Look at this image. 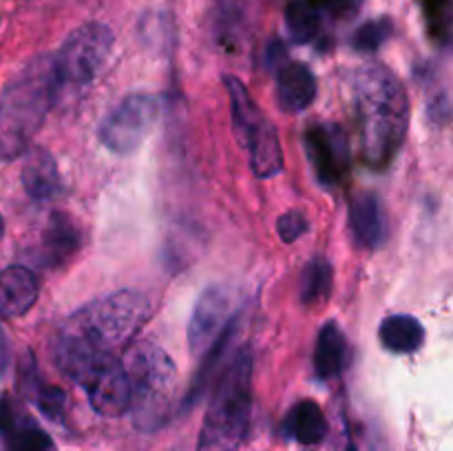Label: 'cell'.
<instances>
[{"label":"cell","instance_id":"obj_1","mask_svg":"<svg viewBox=\"0 0 453 451\" xmlns=\"http://www.w3.org/2000/svg\"><path fill=\"white\" fill-rule=\"evenodd\" d=\"M349 100L363 159L372 168L389 166L410 128L405 87L388 66L367 65L349 75Z\"/></svg>","mask_w":453,"mask_h":451},{"label":"cell","instance_id":"obj_2","mask_svg":"<svg viewBox=\"0 0 453 451\" xmlns=\"http://www.w3.org/2000/svg\"><path fill=\"white\" fill-rule=\"evenodd\" d=\"M53 53L38 56L9 80L0 97V159H16L29 149L60 96Z\"/></svg>","mask_w":453,"mask_h":451},{"label":"cell","instance_id":"obj_3","mask_svg":"<svg viewBox=\"0 0 453 451\" xmlns=\"http://www.w3.org/2000/svg\"><path fill=\"white\" fill-rule=\"evenodd\" d=\"M252 352L239 349L226 367L208 405L197 451H237L246 438L252 411Z\"/></svg>","mask_w":453,"mask_h":451},{"label":"cell","instance_id":"obj_4","mask_svg":"<svg viewBox=\"0 0 453 451\" xmlns=\"http://www.w3.org/2000/svg\"><path fill=\"white\" fill-rule=\"evenodd\" d=\"M128 378V409L140 432H157L171 416L177 367L166 349L153 340H140L127 349L122 361Z\"/></svg>","mask_w":453,"mask_h":451},{"label":"cell","instance_id":"obj_5","mask_svg":"<svg viewBox=\"0 0 453 451\" xmlns=\"http://www.w3.org/2000/svg\"><path fill=\"white\" fill-rule=\"evenodd\" d=\"M150 317V301L142 292L119 290L91 301L65 323V334L84 340L97 352L124 348Z\"/></svg>","mask_w":453,"mask_h":451},{"label":"cell","instance_id":"obj_6","mask_svg":"<svg viewBox=\"0 0 453 451\" xmlns=\"http://www.w3.org/2000/svg\"><path fill=\"white\" fill-rule=\"evenodd\" d=\"M113 31L102 22H87L66 35L60 51L53 53L62 87H87L113 51Z\"/></svg>","mask_w":453,"mask_h":451},{"label":"cell","instance_id":"obj_7","mask_svg":"<svg viewBox=\"0 0 453 451\" xmlns=\"http://www.w3.org/2000/svg\"><path fill=\"white\" fill-rule=\"evenodd\" d=\"M159 115V100L150 93H131L119 100L97 128L102 146L115 155H128L140 149Z\"/></svg>","mask_w":453,"mask_h":451},{"label":"cell","instance_id":"obj_8","mask_svg":"<svg viewBox=\"0 0 453 451\" xmlns=\"http://www.w3.org/2000/svg\"><path fill=\"white\" fill-rule=\"evenodd\" d=\"M87 392L88 402L93 409L106 418H118L127 414L131 392H128V378L124 371L122 361L109 352H102L88 363L82 374L75 378Z\"/></svg>","mask_w":453,"mask_h":451},{"label":"cell","instance_id":"obj_9","mask_svg":"<svg viewBox=\"0 0 453 451\" xmlns=\"http://www.w3.org/2000/svg\"><path fill=\"white\" fill-rule=\"evenodd\" d=\"M233 292H230V287L221 286V283H215V286L206 287L202 292V296H199L193 308L188 332H186L190 352L195 356L206 354L212 348V343L219 339L224 327L233 318Z\"/></svg>","mask_w":453,"mask_h":451},{"label":"cell","instance_id":"obj_10","mask_svg":"<svg viewBox=\"0 0 453 451\" xmlns=\"http://www.w3.org/2000/svg\"><path fill=\"white\" fill-rule=\"evenodd\" d=\"M305 150L317 180L327 188L339 184L345 168V153H348L341 128L321 126V124L310 126L305 131Z\"/></svg>","mask_w":453,"mask_h":451},{"label":"cell","instance_id":"obj_11","mask_svg":"<svg viewBox=\"0 0 453 451\" xmlns=\"http://www.w3.org/2000/svg\"><path fill=\"white\" fill-rule=\"evenodd\" d=\"M317 97V75L303 62H286L277 69V102L281 111L295 115L312 106Z\"/></svg>","mask_w":453,"mask_h":451},{"label":"cell","instance_id":"obj_12","mask_svg":"<svg viewBox=\"0 0 453 451\" xmlns=\"http://www.w3.org/2000/svg\"><path fill=\"white\" fill-rule=\"evenodd\" d=\"M349 230L365 250H376L388 239V219L374 193H361L349 203Z\"/></svg>","mask_w":453,"mask_h":451},{"label":"cell","instance_id":"obj_13","mask_svg":"<svg viewBox=\"0 0 453 451\" xmlns=\"http://www.w3.org/2000/svg\"><path fill=\"white\" fill-rule=\"evenodd\" d=\"M38 279L25 265L0 270V317L16 318L34 308L38 299Z\"/></svg>","mask_w":453,"mask_h":451},{"label":"cell","instance_id":"obj_14","mask_svg":"<svg viewBox=\"0 0 453 451\" xmlns=\"http://www.w3.org/2000/svg\"><path fill=\"white\" fill-rule=\"evenodd\" d=\"M243 149L250 153V168L259 180H270L283 171V150L279 141L277 128L268 118L261 119L259 126L252 131Z\"/></svg>","mask_w":453,"mask_h":451},{"label":"cell","instance_id":"obj_15","mask_svg":"<svg viewBox=\"0 0 453 451\" xmlns=\"http://www.w3.org/2000/svg\"><path fill=\"white\" fill-rule=\"evenodd\" d=\"M22 186L35 202H49L60 195V172H58V164L49 150H29L25 166H22Z\"/></svg>","mask_w":453,"mask_h":451},{"label":"cell","instance_id":"obj_16","mask_svg":"<svg viewBox=\"0 0 453 451\" xmlns=\"http://www.w3.org/2000/svg\"><path fill=\"white\" fill-rule=\"evenodd\" d=\"M80 246H82V230H80L78 221H73L65 212H53L42 233L44 259L60 264L75 255Z\"/></svg>","mask_w":453,"mask_h":451},{"label":"cell","instance_id":"obj_17","mask_svg":"<svg viewBox=\"0 0 453 451\" xmlns=\"http://www.w3.org/2000/svg\"><path fill=\"white\" fill-rule=\"evenodd\" d=\"M379 339L388 352L411 354L423 348L425 327L411 314H392L380 323Z\"/></svg>","mask_w":453,"mask_h":451},{"label":"cell","instance_id":"obj_18","mask_svg":"<svg viewBox=\"0 0 453 451\" xmlns=\"http://www.w3.org/2000/svg\"><path fill=\"white\" fill-rule=\"evenodd\" d=\"M345 334L339 323L330 321L321 327L314 349V374L321 380L336 378L345 367Z\"/></svg>","mask_w":453,"mask_h":451},{"label":"cell","instance_id":"obj_19","mask_svg":"<svg viewBox=\"0 0 453 451\" xmlns=\"http://www.w3.org/2000/svg\"><path fill=\"white\" fill-rule=\"evenodd\" d=\"M226 91H228L230 97V109H233V126H234V135H237L239 144H246L248 137L252 135L257 126L261 124V119L265 118L257 104L252 102L250 93H248L246 84L242 82L234 75H226L224 78Z\"/></svg>","mask_w":453,"mask_h":451},{"label":"cell","instance_id":"obj_20","mask_svg":"<svg viewBox=\"0 0 453 451\" xmlns=\"http://www.w3.org/2000/svg\"><path fill=\"white\" fill-rule=\"evenodd\" d=\"M288 433L295 438L296 442L305 447H312L323 442L327 436V420L321 407L314 401H301L292 407L290 416H288Z\"/></svg>","mask_w":453,"mask_h":451},{"label":"cell","instance_id":"obj_21","mask_svg":"<svg viewBox=\"0 0 453 451\" xmlns=\"http://www.w3.org/2000/svg\"><path fill=\"white\" fill-rule=\"evenodd\" d=\"M334 270L326 256H312L301 274V303L321 305L330 299Z\"/></svg>","mask_w":453,"mask_h":451},{"label":"cell","instance_id":"obj_22","mask_svg":"<svg viewBox=\"0 0 453 451\" xmlns=\"http://www.w3.org/2000/svg\"><path fill=\"white\" fill-rule=\"evenodd\" d=\"M286 27L295 44H308L321 31V13L310 4L295 0L286 7Z\"/></svg>","mask_w":453,"mask_h":451},{"label":"cell","instance_id":"obj_23","mask_svg":"<svg viewBox=\"0 0 453 451\" xmlns=\"http://www.w3.org/2000/svg\"><path fill=\"white\" fill-rule=\"evenodd\" d=\"M9 451H56V442L34 423H16L4 432Z\"/></svg>","mask_w":453,"mask_h":451},{"label":"cell","instance_id":"obj_24","mask_svg":"<svg viewBox=\"0 0 453 451\" xmlns=\"http://www.w3.org/2000/svg\"><path fill=\"white\" fill-rule=\"evenodd\" d=\"M394 22L392 18H376V20L365 22L358 27L352 38V47L361 53H374L392 38Z\"/></svg>","mask_w":453,"mask_h":451},{"label":"cell","instance_id":"obj_25","mask_svg":"<svg viewBox=\"0 0 453 451\" xmlns=\"http://www.w3.org/2000/svg\"><path fill=\"white\" fill-rule=\"evenodd\" d=\"M35 405L42 411V416H47L53 423H62L65 418V407H66V396L60 387H53V385H40L38 392H35Z\"/></svg>","mask_w":453,"mask_h":451},{"label":"cell","instance_id":"obj_26","mask_svg":"<svg viewBox=\"0 0 453 451\" xmlns=\"http://www.w3.org/2000/svg\"><path fill=\"white\" fill-rule=\"evenodd\" d=\"M308 230H310L308 217L299 210H288L277 219V233L283 243L299 241L303 234H308Z\"/></svg>","mask_w":453,"mask_h":451},{"label":"cell","instance_id":"obj_27","mask_svg":"<svg viewBox=\"0 0 453 451\" xmlns=\"http://www.w3.org/2000/svg\"><path fill=\"white\" fill-rule=\"evenodd\" d=\"M265 65L270 66V69H279V66L286 65V47H283L281 40H273L268 47V51H265Z\"/></svg>","mask_w":453,"mask_h":451},{"label":"cell","instance_id":"obj_28","mask_svg":"<svg viewBox=\"0 0 453 451\" xmlns=\"http://www.w3.org/2000/svg\"><path fill=\"white\" fill-rule=\"evenodd\" d=\"M341 3H343L345 7L349 9V11H358V9H361V4H363V0H341Z\"/></svg>","mask_w":453,"mask_h":451},{"label":"cell","instance_id":"obj_29","mask_svg":"<svg viewBox=\"0 0 453 451\" xmlns=\"http://www.w3.org/2000/svg\"><path fill=\"white\" fill-rule=\"evenodd\" d=\"M3 234H4V221L3 217H0V239H3Z\"/></svg>","mask_w":453,"mask_h":451}]
</instances>
